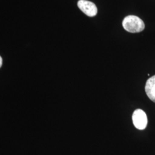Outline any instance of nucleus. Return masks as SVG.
Segmentation results:
<instances>
[{
	"mask_svg": "<svg viewBox=\"0 0 155 155\" xmlns=\"http://www.w3.org/2000/svg\"><path fill=\"white\" fill-rule=\"evenodd\" d=\"M78 6L83 13L89 17L96 16L98 9L93 2L87 0H79L78 2Z\"/></svg>",
	"mask_w": 155,
	"mask_h": 155,
	"instance_id": "nucleus-3",
	"label": "nucleus"
},
{
	"mask_svg": "<svg viewBox=\"0 0 155 155\" xmlns=\"http://www.w3.org/2000/svg\"><path fill=\"white\" fill-rule=\"evenodd\" d=\"M132 121L134 127L139 130L145 129L148 124L146 113L141 109H136L133 112Z\"/></svg>",
	"mask_w": 155,
	"mask_h": 155,
	"instance_id": "nucleus-2",
	"label": "nucleus"
},
{
	"mask_svg": "<svg viewBox=\"0 0 155 155\" xmlns=\"http://www.w3.org/2000/svg\"><path fill=\"white\" fill-rule=\"evenodd\" d=\"M145 90L150 100L155 102V75L147 80Z\"/></svg>",
	"mask_w": 155,
	"mask_h": 155,
	"instance_id": "nucleus-4",
	"label": "nucleus"
},
{
	"mask_svg": "<svg viewBox=\"0 0 155 155\" xmlns=\"http://www.w3.org/2000/svg\"><path fill=\"white\" fill-rule=\"evenodd\" d=\"M2 58L0 56V67L2 66Z\"/></svg>",
	"mask_w": 155,
	"mask_h": 155,
	"instance_id": "nucleus-5",
	"label": "nucleus"
},
{
	"mask_svg": "<svg viewBox=\"0 0 155 155\" xmlns=\"http://www.w3.org/2000/svg\"><path fill=\"white\" fill-rule=\"evenodd\" d=\"M124 28L130 33H139L145 28L144 22L139 17L130 15L124 18L122 21Z\"/></svg>",
	"mask_w": 155,
	"mask_h": 155,
	"instance_id": "nucleus-1",
	"label": "nucleus"
}]
</instances>
